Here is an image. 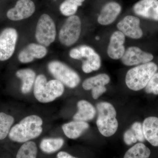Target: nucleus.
<instances>
[{
    "instance_id": "473e14b6",
    "label": "nucleus",
    "mask_w": 158,
    "mask_h": 158,
    "mask_svg": "<svg viewBox=\"0 0 158 158\" xmlns=\"http://www.w3.org/2000/svg\"><path fill=\"white\" fill-rule=\"evenodd\" d=\"M96 39L97 40H98L99 39V37H96Z\"/></svg>"
},
{
    "instance_id": "20e7f679",
    "label": "nucleus",
    "mask_w": 158,
    "mask_h": 158,
    "mask_svg": "<svg viewBox=\"0 0 158 158\" xmlns=\"http://www.w3.org/2000/svg\"><path fill=\"white\" fill-rule=\"evenodd\" d=\"M98 116L96 121L99 131L103 136H113L118 129V122L114 106L107 102H101L97 104Z\"/></svg>"
},
{
    "instance_id": "c756f323",
    "label": "nucleus",
    "mask_w": 158,
    "mask_h": 158,
    "mask_svg": "<svg viewBox=\"0 0 158 158\" xmlns=\"http://www.w3.org/2000/svg\"><path fill=\"white\" fill-rule=\"evenodd\" d=\"M91 94H92V97L94 99H97L101 96L106 91V88L105 86L103 85H100V86H97V87H94L91 89Z\"/></svg>"
},
{
    "instance_id": "f03ea898",
    "label": "nucleus",
    "mask_w": 158,
    "mask_h": 158,
    "mask_svg": "<svg viewBox=\"0 0 158 158\" xmlns=\"http://www.w3.org/2000/svg\"><path fill=\"white\" fill-rule=\"evenodd\" d=\"M64 85L57 80L47 81L44 75L40 74L34 82V94L38 101L48 103L53 101L64 93Z\"/></svg>"
},
{
    "instance_id": "cd10ccee",
    "label": "nucleus",
    "mask_w": 158,
    "mask_h": 158,
    "mask_svg": "<svg viewBox=\"0 0 158 158\" xmlns=\"http://www.w3.org/2000/svg\"><path fill=\"white\" fill-rule=\"evenodd\" d=\"M131 129L132 130L133 132L135 135L138 141L142 142L145 141L143 126L141 123L138 122L134 123L131 126Z\"/></svg>"
},
{
    "instance_id": "4468645a",
    "label": "nucleus",
    "mask_w": 158,
    "mask_h": 158,
    "mask_svg": "<svg viewBox=\"0 0 158 158\" xmlns=\"http://www.w3.org/2000/svg\"><path fill=\"white\" fill-rule=\"evenodd\" d=\"M125 41V36L120 31H115L112 34L107 48V54L111 59H121L126 51Z\"/></svg>"
},
{
    "instance_id": "dca6fc26",
    "label": "nucleus",
    "mask_w": 158,
    "mask_h": 158,
    "mask_svg": "<svg viewBox=\"0 0 158 158\" xmlns=\"http://www.w3.org/2000/svg\"><path fill=\"white\" fill-rule=\"evenodd\" d=\"M121 7L115 2L108 3L104 6L98 18V22L102 25L107 26L114 22L120 14Z\"/></svg>"
},
{
    "instance_id": "7ed1b4c3",
    "label": "nucleus",
    "mask_w": 158,
    "mask_h": 158,
    "mask_svg": "<svg viewBox=\"0 0 158 158\" xmlns=\"http://www.w3.org/2000/svg\"><path fill=\"white\" fill-rule=\"evenodd\" d=\"M158 69L154 62L144 63L131 69L127 73L125 82L131 90L138 91L145 88Z\"/></svg>"
},
{
    "instance_id": "f3484780",
    "label": "nucleus",
    "mask_w": 158,
    "mask_h": 158,
    "mask_svg": "<svg viewBox=\"0 0 158 158\" xmlns=\"http://www.w3.org/2000/svg\"><path fill=\"white\" fill-rule=\"evenodd\" d=\"M143 131L145 140L153 146H158V118L150 116L143 122Z\"/></svg>"
},
{
    "instance_id": "1a4fd4ad",
    "label": "nucleus",
    "mask_w": 158,
    "mask_h": 158,
    "mask_svg": "<svg viewBox=\"0 0 158 158\" xmlns=\"http://www.w3.org/2000/svg\"><path fill=\"white\" fill-rule=\"evenodd\" d=\"M140 25V20L138 18L127 15L117 23V27L125 36L138 39L142 37L143 34Z\"/></svg>"
},
{
    "instance_id": "a211bd4d",
    "label": "nucleus",
    "mask_w": 158,
    "mask_h": 158,
    "mask_svg": "<svg viewBox=\"0 0 158 158\" xmlns=\"http://www.w3.org/2000/svg\"><path fill=\"white\" fill-rule=\"evenodd\" d=\"M89 128V125L85 121L75 120L62 126V129L66 137L70 139L78 138Z\"/></svg>"
},
{
    "instance_id": "f257e3e1",
    "label": "nucleus",
    "mask_w": 158,
    "mask_h": 158,
    "mask_svg": "<svg viewBox=\"0 0 158 158\" xmlns=\"http://www.w3.org/2000/svg\"><path fill=\"white\" fill-rule=\"evenodd\" d=\"M42 124V118L39 116H27L11 128L9 134V138L15 142L25 143L41 135Z\"/></svg>"
},
{
    "instance_id": "ddd939ff",
    "label": "nucleus",
    "mask_w": 158,
    "mask_h": 158,
    "mask_svg": "<svg viewBox=\"0 0 158 158\" xmlns=\"http://www.w3.org/2000/svg\"><path fill=\"white\" fill-rule=\"evenodd\" d=\"M137 15L158 21V0H141L133 8Z\"/></svg>"
},
{
    "instance_id": "5701e85b",
    "label": "nucleus",
    "mask_w": 158,
    "mask_h": 158,
    "mask_svg": "<svg viewBox=\"0 0 158 158\" xmlns=\"http://www.w3.org/2000/svg\"><path fill=\"white\" fill-rule=\"evenodd\" d=\"M151 151L142 143H139L130 148L126 152L123 158H148Z\"/></svg>"
},
{
    "instance_id": "b1692460",
    "label": "nucleus",
    "mask_w": 158,
    "mask_h": 158,
    "mask_svg": "<svg viewBox=\"0 0 158 158\" xmlns=\"http://www.w3.org/2000/svg\"><path fill=\"white\" fill-rule=\"evenodd\" d=\"M37 148L35 143L28 141L20 148L16 158H37Z\"/></svg>"
},
{
    "instance_id": "0eeeda50",
    "label": "nucleus",
    "mask_w": 158,
    "mask_h": 158,
    "mask_svg": "<svg viewBox=\"0 0 158 158\" xmlns=\"http://www.w3.org/2000/svg\"><path fill=\"white\" fill-rule=\"evenodd\" d=\"M81 31V23L77 15L69 16L59 31V41L63 45L71 46L78 40Z\"/></svg>"
},
{
    "instance_id": "7c9ffc66",
    "label": "nucleus",
    "mask_w": 158,
    "mask_h": 158,
    "mask_svg": "<svg viewBox=\"0 0 158 158\" xmlns=\"http://www.w3.org/2000/svg\"><path fill=\"white\" fill-rule=\"evenodd\" d=\"M69 55L71 58L73 59L81 60L82 59L81 52L78 48H76L71 50Z\"/></svg>"
},
{
    "instance_id": "6ab92c4d",
    "label": "nucleus",
    "mask_w": 158,
    "mask_h": 158,
    "mask_svg": "<svg viewBox=\"0 0 158 158\" xmlns=\"http://www.w3.org/2000/svg\"><path fill=\"white\" fill-rule=\"evenodd\" d=\"M77 112L73 116L75 120L88 121L92 120L96 115V111L94 106L89 102L81 100L77 105Z\"/></svg>"
},
{
    "instance_id": "6e6552de",
    "label": "nucleus",
    "mask_w": 158,
    "mask_h": 158,
    "mask_svg": "<svg viewBox=\"0 0 158 158\" xmlns=\"http://www.w3.org/2000/svg\"><path fill=\"white\" fill-rule=\"evenodd\" d=\"M18 37L17 31L12 28L4 29L0 34V61H6L12 56Z\"/></svg>"
},
{
    "instance_id": "c85d7f7f",
    "label": "nucleus",
    "mask_w": 158,
    "mask_h": 158,
    "mask_svg": "<svg viewBox=\"0 0 158 158\" xmlns=\"http://www.w3.org/2000/svg\"><path fill=\"white\" fill-rule=\"evenodd\" d=\"M123 140L125 143L129 145L135 143L138 141L135 135L131 129L125 132L123 135Z\"/></svg>"
},
{
    "instance_id": "2eb2a0df",
    "label": "nucleus",
    "mask_w": 158,
    "mask_h": 158,
    "mask_svg": "<svg viewBox=\"0 0 158 158\" xmlns=\"http://www.w3.org/2000/svg\"><path fill=\"white\" fill-rule=\"evenodd\" d=\"M46 47L40 44L31 43L20 52L19 60L23 63H30L35 59H42L47 54Z\"/></svg>"
},
{
    "instance_id": "393cba45",
    "label": "nucleus",
    "mask_w": 158,
    "mask_h": 158,
    "mask_svg": "<svg viewBox=\"0 0 158 158\" xmlns=\"http://www.w3.org/2000/svg\"><path fill=\"white\" fill-rule=\"evenodd\" d=\"M14 122V118L12 116L0 113V140H3L7 137Z\"/></svg>"
},
{
    "instance_id": "f8f14e48",
    "label": "nucleus",
    "mask_w": 158,
    "mask_h": 158,
    "mask_svg": "<svg viewBox=\"0 0 158 158\" xmlns=\"http://www.w3.org/2000/svg\"><path fill=\"white\" fill-rule=\"evenodd\" d=\"M35 11V5L31 0H19L14 8L8 11L7 16L11 20H21L30 17Z\"/></svg>"
},
{
    "instance_id": "bb28decb",
    "label": "nucleus",
    "mask_w": 158,
    "mask_h": 158,
    "mask_svg": "<svg viewBox=\"0 0 158 158\" xmlns=\"http://www.w3.org/2000/svg\"><path fill=\"white\" fill-rule=\"evenodd\" d=\"M145 88L146 93L158 95V73L153 75Z\"/></svg>"
},
{
    "instance_id": "aec40b11",
    "label": "nucleus",
    "mask_w": 158,
    "mask_h": 158,
    "mask_svg": "<svg viewBox=\"0 0 158 158\" xmlns=\"http://www.w3.org/2000/svg\"><path fill=\"white\" fill-rule=\"evenodd\" d=\"M16 76L22 81V92L24 94L31 91L36 80V73L30 69H20L16 73Z\"/></svg>"
},
{
    "instance_id": "4be33fe9",
    "label": "nucleus",
    "mask_w": 158,
    "mask_h": 158,
    "mask_svg": "<svg viewBox=\"0 0 158 158\" xmlns=\"http://www.w3.org/2000/svg\"><path fill=\"white\" fill-rule=\"evenodd\" d=\"M110 77L107 74H99L85 80L82 84V87L85 90H90L94 87L100 85L106 86L110 83Z\"/></svg>"
},
{
    "instance_id": "9d476101",
    "label": "nucleus",
    "mask_w": 158,
    "mask_h": 158,
    "mask_svg": "<svg viewBox=\"0 0 158 158\" xmlns=\"http://www.w3.org/2000/svg\"><path fill=\"white\" fill-rule=\"evenodd\" d=\"M153 58L152 54L144 52L137 47L132 46L125 51L121 60L124 65L132 66L150 62Z\"/></svg>"
},
{
    "instance_id": "9b49d317",
    "label": "nucleus",
    "mask_w": 158,
    "mask_h": 158,
    "mask_svg": "<svg viewBox=\"0 0 158 158\" xmlns=\"http://www.w3.org/2000/svg\"><path fill=\"white\" fill-rule=\"evenodd\" d=\"M81 52V59L86 58L82 64V69L84 72L89 73L93 71L98 70L101 66V59L99 55L92 48L87 45L78 47Z\"/></svg>"
},
{
    "instance_id": "a878e982",
    "label": "nucleus",
    "mask_w": 158,
    "mask_h": 158,
    "mask_svg": "<svg viewBox=\"0 0 158 158\" xmlns=\"http://www.w3.org/2000/svg\"><path fill=\"white\" fill-rule=\"evenodd\" d=\"M85 0H65L60 6V11L63 15L71 16L75 14L78 7L82 6Z\"/></svg>"
},
{
    "instance_id": "39448f33",
    "label": "nucleus",
    "mask_w": 158,
    "mask_h": 158,
    "mask_svg": "<svg viewBox=\"0 0 158 158\" xmlns=\"http://www.w3.org/2000/svg\"><path fill=\"white\" fill-rule=\"evenodd\" d=\"M48 68L52 75L69 88L77 87L81 81L78 74L65 63L59 61L50 62Z\"/></svg>"
},
{
    "instance_id": "2f4dec72",
    "label": "nucleus",
    "mask_w": 158,
    "mask_h": 158,
    "mask_svg": "<svg viewBox=\"0 0 158 158\" xmlns=\"http://www.w3.org/2000/svg\"><path fill=\"white\" fill-rule=\"evenodd\" d=\"M57 158H77L65 152H60L57 154Z\"/></svg>"
},
{
    "instance_id": "423d86ee",
    "label": "nucleus",
    "mask_w": 158,
    "mask_h": 158,
    "mask_svg": "<svg viewBox=\"0 0 158 158\" xmlns=\"http://www.w3.org/2000/svg\"><path fill=\"white\" fill-rule=\"evenodd\" d=\"M56 30L53 20L48 15H42L37 22L35 37L39 44L48 47L55 41Z\"/></svg>"
},
{
    "instance_id": "412c9836",
    "label": "nucleus",
    "mask_w": 158,
    "mask_h": 158,
    "mask_svg": "<svg viewBox=\"0 0 158 158\" xmlns=\"http://www.w3.org/2000/svg\"><path fill=\"white\" fill-rule=\"evenodd\" d=\"M64 143V140L62 138H44L40 142V147L44 152L51 154L58 151Z\"/></svg>"
}]
</instances>
